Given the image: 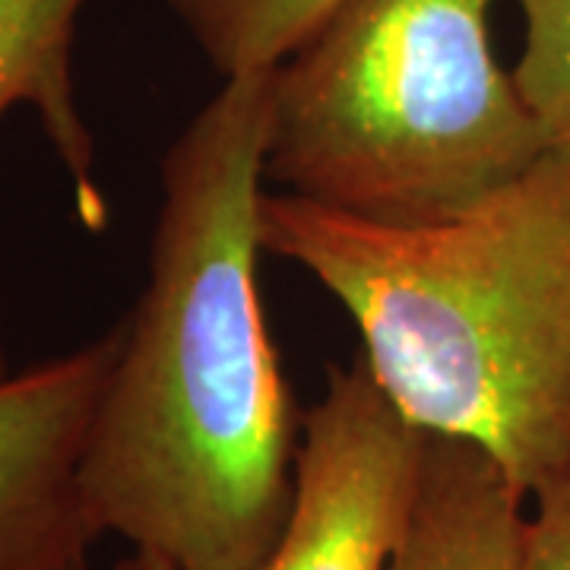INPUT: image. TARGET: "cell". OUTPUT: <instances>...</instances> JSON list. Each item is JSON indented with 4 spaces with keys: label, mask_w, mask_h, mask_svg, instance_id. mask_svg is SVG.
I'll return each mask as SVG.
<instances>
[{
    "label": "cell",
    "mask_w": 570,
    "mask_h": 570,
    "mask_svg": "<svg viewBox=\"0 0 570 570\" xmlns=\"http://www.w3.org/2000/svg\"><path fill=\"white\" fill-rule=\"evenodd\" d=\"M523 570H570V463L530 494Z\"/></svg>",
    "instance_id": "cell-10"
},
{
    "label": "cell",
    "mask_w": 570,
    "mask_h": 570,
    "mask_svg": "<svg viewBox=\"0 0 570 570\" xmlns=\"http://www.w3.org/2000/svg\"><path fill=\"white\" fill-rule=\"evenodd\" d=\"M343 0H168L187 36L225 80L273 70Z\"/></svg>",
    "instance_id": "cell-8"
},
{
    "label": "cell",
    "mask_w": 570,
    "mask_h": 570,
    "mask_svg": "<svg viewBox=\"0 0 570 570\" xmlns=\"http://www.w3.org/2000/svg\"><path fill=\"white\" fill-rule=\"evenodd\" d=\"M425 431L390 406L358 358L326 371L298 448L295 508L279 546L254 570H384L406 527ZM115 570H175L130 551Z\"/></svg>",
    "instance_id": "cell-4"
},
{
    "label": "cell",
    "mask_w": 570,
    "mask_h": 570,
    "mask_svg": "<svg viewBox=\"0 0 570 570\" xmlns=\"http://www.w3.org/2000/svg\"><path fill=\"white\" fill-rule=\"evenodd\" d=\"M261 242L343 305L409 425L482 448L527 498L568 466L570 149L412 228L264 194Z\"/></svg>",
    "instance_id": "cell-2"
},
{
    "label": "cell",
    "mask_w": 570,
    "mask_h": 570,
    "mask_svg": "<svg viewBox=\"0 0 570 570\" xmlns=\"http://www.w3.org/2000/svg\"><path fill=\"white\" fill-rule=\"evenodd\" d=\"M491 0H343L273 70L264 175L374 225H434L546 149L491 48Z\"/></svg>",
    "instance_id": "cell-3"
},
{
    "label": "cell",
    "mask_w": 570,
    "mask_h": 570,
    "mask_svg": "<svg viewBox=\"0 0 570 570\" xmlns=\"http://www.w3.org/2000/svg\"><path fill=\"white\" fill-rule=\"evenodd\" d=\"M273 70L228 77L165 153L149 279L82 460L99 532L175 570H254L295 508L305 419L261 295Z\"/></svg>",
    "instance_id": "cell-1"
},
{
    "label": "cell",
    "mask_w": 570,
    "mask_h": 570,
    "mask_svg": "<svg viewBox=\"0 0 570 570\" xmlns=\"http://www.w3.org/2000/svg\"><path fill=\"white\" fill-rule=\"evenodd\" d=\"M73 570H89V564H80V568H73Z\"/></svg>",
    "instance_id": "cell-11"
},
{
    "label": "cell",
    "mask_w": 570,
    "mask_h": 570,
    "mask_svg": "<svg viewBox=\"0 0 570 570\" xmlns=\"http://www.w3.org/2000/svg\"><path fill=\"white\" fill-rule=\"evenodd\" d=\"M527 501L491 453L428 434L406 527L384 570H523Z\"/></svg>",
    "instance_id": "cell-6"
},
{
    "label": "cell",
    "mask_w": 570,
    "mask_h": 570,
    "mask_svg": "<svg viewBox=\"0 0 570 570\" xmlns=\"http://www.w3.org/2000/svg\"><path fill=\"white\" fill-rule=\"evenodd\" d=\"M124 326L0 377V570H73L102 535L82 460Z\"/></svg>",
    "instance_id": "cell-5"
},
{
    "label": "cell",
    "mask_w": 570,
    "mask_h": 570,
    "mask_svg": "<svg viewBox=\"0 0 570 570\" xmlns=\"http://www.w3.org/2000/svg\"><path fill=\"white\" fill-rule=\"evenodd\" d=\"M527 22L513 82L549 149H570V0H517Z\"/></svg>",
    "instance_id": "cell-9"
},
{
    "label": "cell",
    "mask_w": 570,
    "mask_h": 570,
    "mask_svg": "<svg viewBox=\"0 0 570 570\" xmlns=\"http://www.w3.org/2000/svg\"><path fill=\"white\" fill-rule=\"evenodd\" d=\"M86 0H0V118L29 105L73 187L86 232H105L111 206L96 178V142L73 86V39ZM10 374L0 311V377Z\"/></svg>",
    "instance_id": "cell-7"
}]
</instances>
